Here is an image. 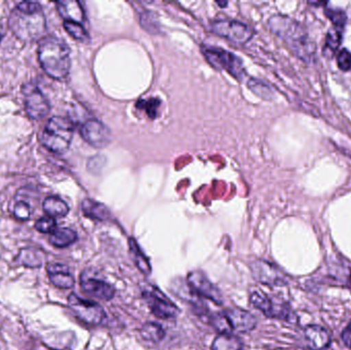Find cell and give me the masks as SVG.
<instances>
[{
    "label": "cell",
    "mask_w": 351,
    "mask_h": 350,
    "mask_svg": "<svg viewBox=\"0 0 351 350\" xmlns=\"http://www.w3.org/2000/svg\"><path fill=\"white\" fill-rule=\"evenodd\" d=\"M8 26L23 41L43 39L47 31V21L38 2L22 1L10 12Z\"/></svg>",
    "instance_id": "cell-1"
},
{
    "label": "cell",
    "mask_w": 351,
    "mask_h": 350,
    "mask_svg": "<svg viewBox=\"0 0 351 350\" xmlns=\"http://www.w3.org/2000/svg\"><path fill=\"white\" fill-rule=\"evenodd\" d=\"M268 24L272 32L282 38L299 59L308 63L315 59V43L302 25L286 16H274Z\"/></svg>",
    "instance_id": "cell-2"
},
{
    "label": "cell",
    "mask_w": 351,
    "mask_h": 350,
    "mask_svg": "<svg viewBox=\"0 0 351 350\" xmlns=\"http://www.w3.org/2000/svg\"><path fill=\"white\" fill-rule=\"evenodd\" d=\"M38 60L43 71L53 79H63L71 66L70 49L62 39L45 36L38 45Z\"/></svg>",
    "instance_id": "cell-3"
},
{
    "label": "cell",
    "mask_w": 351,
    "mask_h": 350,
    "mask_svg": "<svg viewBox=\"0 0 351 350\" xmlns=\"http://www.w3.org/2000/svg\"><path fill=\"white\" fill-rule=\"evenodd\" d=\"M73 138V125L67 117L53 116L49 119L40 136V142L47 150L63 154L69 149Z\"/></svg>",
    "instance_id": "cell-4"
},
{
    "label": "cell",
    "mask_w": 351,
    "mask_h": 350,
    "mask_svg": "<svg viewBox=\"0 0 351 350\" xmlns=\"http://www.w3.org/2000/svg\"><path fill=\"white\" fill-rule=\"evenodd\" d=\"M250 301L267 318H280L291 324H295L298 321L296 314L288 304L274 302L261 291L253 292L250 296Z\"/></svg>",
    "instance_id": "cell-5"
},
{
    "label": "cell",
    "mask_w": 351,
    "mask_h": 350,
    "mask_svg": "<svg viewBox=\"0 0 351 350\" xmlns=\"http://www.w3.org/2000/svg\"><path fill=\"white\" fill-rule=\"evenodd\" d=\"M202 51L213 67L219 70H226L237 79H243L245 74V69L243 63L237 55L217 47H204Z\"/></svg>",
    "instance_id": "cell-6"
},
{
    "label": "cell",
    "mask_w": 351,
    "mask_h": 350,
    "mask_svg": "<svg viewBox=\"0 0 351 350\" xmlns=\"http://www.w3.org/2000/svg\"><path fill=\"white\" fill-rule=\"evenodd\" d=\"M212 30L215 34L224 37L237 45H245L251 40L254 35L253 29L245 23L235 20H218L212 24Z\"/></svg>",
    "instance_id": "cell-7"
},
{
    "label": "cell",
    "mask_w": 351,
    "mask_h": 350,
    "mask_svg": "<svg viewBox=\"0 0 351 350\" xmlns=\"http://www.w3.org/2000/svg\"><path fill=\"white\" fill-rule=\"evenodd\" d=\"M22 94L25 98V109L30 118L40 121L49 114L51 110L49 103L36 84L33 82L25 84L22 86Z\"/></svg>",
    "instance_id": "cell-8"
},
{
    "label": "cell",
    "mask_w": 351,
    "mask_h": 350,
    "mask_svg": "<svg viewBox=\"0 0 351 350\" xmlns=\"http://www.w3.org/2000/svg\"><path fill=\"white\" fill-rule=\"evenodd\" d=\"M82 289L92 297L109 301L114 297L115 290L93 269H86L80 275Z\"/></svg>",
    "instance_id": "cell-9"
},
{
    "label": "cell",
    "mask_w": 351,
    "mask_h": 350,
    "mask_svg": "<svg viewBox=\"0 0 351 350\" xmlns=\"http://www.w3.org/2000/svg\"><path fill=\"white\" fill-rule=\"evenodd\" d=\"M68 304L75 316L86 324L100 325L104 321V310L96 302L84 300L75 294H71L68 297Z\"/></svg>",
    "instance_id": "cell-10"
},
{
    "label": "cell",
    "mask_w": 351,
    "mask_h": 350,
    "mask_svg": "<svg viewBox=\"0 0 351 350\" xmlns=\"http://www.w3.org/2000/svg\"><path fill=\"white\" fill-rule=\"evenodd\" d=\"M146 303L154 316L160 318H174L179 314L177 306L160 290L150 288L142 293Z\"/></svg>",
    "instance_id": "cell-11"
},
{
    "label": "cell",
    "mask_w": 351,
    "mask_h": 350,
    "mask_svg": "<svg viewBox=\"0 0 351 350\" xmlns=\"http://www.w3.org/2000/svg\"><path fill=\"white\" fill-rule=\"evenodd\" d=\"M80 135L86 143L98 149L106 147L111 141V133L108 127L97 119L86 121L80 127Z\"/></svg>",
    "instance_id": "cell-12"
},
{
    "label": "cell",
    "mask_w": 351,
    "mask_h": 350,
    "mask_svg": "<svg viewBox=\"0 0 351 350\" xmlns=\"http://www.w3.org/2000/svg\"><path fill=\"white\" fill-rule=\"evenodd\" d=\"M188 286L196 295L210 300L215 303H223L222 295L220 291L215 287L214 284L200 271H192L187 277Z\"/></svg>",
    "instance_id": "cell-13"
},
{
    "label": "cell",
    "mask_w": 351,
    "mask_h": 350,
    "mask_svg": "<svg viewBox=\"0 0 351 350\" xmlns=\"http://www.w3.org/2000/svg\"><path fill=\"white\" fill-rule=\"evenodd\" d=\"M253 277L260 283L268 286L287 285V277L278 267L264 260H256L251 264Z\"/></svg>",
    "instance_id": "cell-14"
},
{
    "label": "cell",
    "mask_w": 351,
    "mask_h": 350,
    "mask_svg": "<svg viewBox=\"0 0 351 350\" xmlns=\"http://www.w3.org/2000/svg\"><path fill=\"white\" fill-rule=\"evenodd\" d=\"M232 330L241 333L251 332L256 328L257 320L253 314L239 308H231L225 312Z\"/></svg>",
    "instance_id": "cell-15"
},
{
    "label": "cell",
    "mask_w": 351,
    "mask_h": 350,
    "mask_svg": "<svg viewBox=\"0 0 351 350\" xmlns=\"http://www.w3.org/2000/svg\"><path fill=\"white\" fill-rule=\"evenodd\" d=\"M305 338L311 350H325L331 343L330 333L317 325H309L304 330Z\"/></svg>",
    "instance_id": "cell-16"
},
{
    "label": "cell",
    "mask_w": 351,
    "mask_h": 350,
    "mask_svg": "<svg viewBox=\"0 0 351 350\" xmlns=\"http://www.w3.org/2000/svg\"><path fill=\"white\" fill-rule=\"evenodd\" d=\"M49 279L56 287L60 289H71L74 286V279L69 268L65 265L59 263L49 264L47 267Z\"/></svg>",
    "instance_id": "cell-17"
},
{
    "label": "cell",
    "mask_w": 351,
    "mask_h": 350,
    "mask_svg": "<svg viewBox=\"0 0 351 350\" xmlns=\"http://www.w3.org/2000/svg\"><path fill=\"white\" fill-rule=\"evenodd\" d=\"M57 10L62 18L68 22L82 24L84 21V12L82 4L75 0H61L57 2Z\"/></svg>",
    "instance_id": "cell-18"
},
{
    "label": "cell",
    "mask_w": 351,
    "mask_h": 350,
    "mask_svg": "<svg viewBox=\"0 0 351 350\" xmlns=\"http://www.w3.org/2000/svg\"><path fill=\"white\" fill-rule=\"evenodd\" d=\"M82 209L84 215L90 219L106 221L110 218V212L108 211V209L102 203L93 201V199H84L82 203Z\"/></svg>",
    "instance_id": "cell-19"
},
{
    "label": "cell",
    "mask_w": 351,
    "mask_h": 350,
    "mask_svg": "<svg viewBox=\"0 0 351 350\" xmlns=\"http://www.w3.org/2000/svg\"><path fill=\"white\" fill-rule=\"evenodd\" d=\"M43 211L49 217H65L69 213V207L67 203L57 197H49L43 201Z\"/></svg>",
    "instance_id": "cell-20"
},
{
    "label": "cell",
    "mask_w": 351,
    "mask_h": 350,
    "mask_svg": "<svg viewBox=\"0 0 351 350\" xmlns=\"http://www.w3.org/2000/svg\"><path fill=\"white\" fill-rule=\"evenodd\" d=\"M77 240V234L70 228H58L51 234L49 242L56 248H66Z\"/></svg>",
    "instance_id": "cell-21"
},
{
    "label": "cell",
    "mask_w": 351,
    "mask_h": 350,
    "mask_svg": "<svg viewBox=\"0 0 351 350\" xmlns=\"http://www.w3.org/2000/svg\"><path fill=\"white\" fill-rule=\"evenodd\" d=\"M130 252H131L134 263L139 268V271L145 275H149L152 273V266H150L149 260L143 254L141 249L138 246L137 242L133 240V238L130 240Z\"/></svg>",
    "instance_id": "cell-22"
},
{
    "label": "cell",
    "mask_w": 351,
    "mask_h": 350,
    "mask_svg": "<svg viewBox=\"0 0 351 350\" xmlns=\"http://www.w3.org/2000/svg\"><path fill=\"white\" fill-rule=\"evenodd\" d=\"M213 350H243L239 338L230 334H220L212 345Z\"/></svg>",
    "instance_id": "cell-23"
},
{
    "label": "cell",
    "mask_w": 351,
    "mask_h": 350,
    "mask_svg": "<svg viewBox=\"0 0 351 350\" xmlns=\"http://www.w3.org/2000/svg\"><path fill=\"white\" fill-rule=\"evenodd\" d=\"M210 326L214 327L215 330L220 334H230L232 328L230 323L225 314H214L208 316Z\"/></svg>",
    "instance_id": "cell-24"
},
{
    "label": "cell",
    "mask_w": 351,
    "mask_h": 350,
    "mask_svg": "<svg viewBox=\"0 0 351 350\" xmlns=\"http://www.w3.org/2000/svg\"><path fill=\"white\" fill-rule=\"evenodd\" d=\"M141 334L146 340L152 341V342H160L165 337V331L158 325L146 324L142 328Z\"/></svg>",
    "instance_id": "cell-25"
},
{
    "label": "cell",
    "mask_w": 351,
    "mask_h": 350,
    "mask_svg": "<svg viewBox=\"0 0 351 350\" xmlns=\"http://www.w3.org/2000/svg\"><path fill=\"white\" fill-rule=\"evenodd\" d=\"M64 29H65L73 38L82 41V42H86V41L90 39V36H88L86 29L82 27V24H78V23L65 21V22H64Z\"/></svg>",
    "instance_id": "cell-26"
},
{
    "label": "cell",
    "mask_w": 351,
    "mask_h": 350,
    "mask_svg": "<svg viewBox=\"0 0 351 350\" xmlns=\"http://www.w3.org/2000/svg\"><path fill=\"white\" fill-rule=\"evenodd\" d=\"M342 30L333 28L329 31L326 38L325 51H330L333 55L337 51L338 47L341 45Z\"/></svg>",
    "instance_id": "cell-27"
},
{
    "label": "cell",
    "mask_w": 351,
    "mask_h": 350,
    "mask_svg": "<svg viewBox=\"0 0 351 350\" xmlns=\"http://www.w3.org/2000/svg\"><path fill=\"white\" fill-rule=\"evenodd\" d=\"M56 227H57V224H56L55 219L49 216L40 218L35 223V228L41 234H51V232L53 234L57 229Z\"/></svg>",
    "instance_id": "cell-28"
},
{
    "label": "cell",
    "mask_w": 351,
    "mask_h": 350,
    "mask_svg": "<svg viewBox=\"0 0 351 350\" xmlns=\"http://www.w3.org/2000/svg\"><path fill=\"white\" fill-rule=\"evenodd\" d=\"M326 14L329 16L330 20L333 22V24L335 25L334 28L339 29V30H342L346 26V14L343 10H326Z\"/></svg>",
    "instance_id": "cell-29"
},
{
    "label": "cell",
    "mask_w": 351,
    "mask_h": 350,
    "mask_svg": "<svg viewBox=\"0 0 351 350\" xmlns=\"http://www.w3.org/2000/svg\"><path fill=\"white\" fill-rule=\"evenodd\" d=\"M37 252L33 250H23L21 252V260L26 266L36 267L41 264V259L37 256Z\"/></svg>",
    "instance_id": "cell-30"
},
{
    "label": "cell",
    "mask_w": 351,
    "mask_h": 350,
    "mask_svg": "<svg viewBox=\"0 0 351 350\" xmlns=\"http://www.w3.org/2000/svg\"><path fill=\"white\" fill-rule=\"evenodd\" d=\"M247 86L251 88L252 92H255L258 96L262 97V98H268L270 96V90L268 86H266L263 82H260L257 79L249 80Z\"/></svg>",
    "instance_id": "cell-31"
},
{
    "label": "cell",
    "mask_w": 351,
    "mask_h": 350,
    "mask_svg": "<svg viewBox=\"0 0 351 350\" xmlns=\"http://www.w3.org/2000/svg\"><path fill=\"white\" fill-rule=\"evenodd\" d=\"M14 214L19 220H28L31 216L30 205L25 201H18L14 205Z\"/></svg>",
    "instance_id": "cell-32"
},
{
    "label": "cell",
    "mask_w": 351,
    "mask_h": 350,
    "mask_svg": "<svg viewBox=\"0 0 351 350\" xmlns=\"http://www.w3.org/2000/svg\"><path fill=\"white\" fill-rule=\"evenodd\" d=\"M337 63L342 71H350L351 70V53L348 49H344L338 53Z\"/></svg>",
    "instance_id": "cell-33"
},
{
    "label": "cell",
    "mask_w": 351,
    "mask_h": 350,
    "mask_svg": "<svg viewBox=\"0 0 351 350\" xmlns=\"http://www.w3.org/2000/svg\"><path fill=\"white\" fill-rule=\"evenodd\" d=\"M143 103V108L147 109L148 114L149 116L154 117L156 116V112H158V106L160 105V102L158 100H152L147 101V102H142Z\"/></svg>",
    "instance_id": "cell-34"
},
{
    "label": "cell",
    "mask_w": 351,
    "mask_h": 350,
    "mask_svg": "<svg viewBox=\"0 0 351 350\" xmlns=\"http://www.w3.org/2000/svg\"><path fill=\"white\" fill-rule=\"evenodd\" d=\"M342 340H343L344 345L351 349V321L350 324L348 325L341 335Z\"/></svg>",
    "instance_id": "cell-35"
},
{
    "label": "cell",
    "mask_w": 351,
    "mask_h": 350,
    "mask_svg": "<svg viewBox=\"0 0 351 350\" xmlns=\"http://www.w3.org/2000/svg\"><path fill=\"white\" fill-rule=\"evenodd\" d=\"M0 41H1V36H0Z\"/></svg>",
    "instance_id": "cell-36"
}]
</instances>
